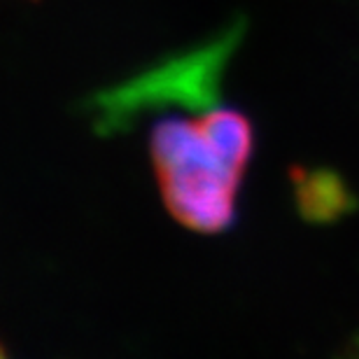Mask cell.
Returning a JSON list of instances; mask_svg holds the SVG:
<instances>
[{"label":"cell","mask_w":359,"mask_h":359,"mask_svg":"<svg viewBox=\"0 0 359 359\" xmlns=\"http://www.w3.org/2000/svg\"><path fill=\"white\" fill-rule=\"evenodd\" d=\"M255 131L241 110L210 105L166 114L149 131V159L168 212L196 233H222L236 222Z\"/></svg>","instance_id":"obj_1"},{"label":"cell","mask_w":359,"mask_h":359,"mask_svg":"<svg viewBox=\"0 0 359 359\" xmlns=\"http://www.w3.org/2000/svg\"><path fill=\"white\" fill-rule=\"evenodd\" d=\"M241 35V24H233L215 38L198 42L182 54L168 56L152 68L126 77L112 89L100 91L91 103L98 128L110 133L126 126L138 114L161 107L203 110L217 105L222 75L238 47Z\"/></svg>","instance_id":"obj_2"},{"label":"cell","mask_w":359,"mask_h":359,"mask_svg":"<svg viewBox=\"0 0 359 359\" xmlns=\"http://www.w3.org/2000/svg\"><path fill=\"white\" fill-rule=\"evenodd\" d=\"M297 184H299V198L311 215L320 217V215H339L353 203V196L346 189V184L341 182L334 173L327 170H299L297 173Z\"/></svg>","instance_id":"obj_3"}]
</instances>
